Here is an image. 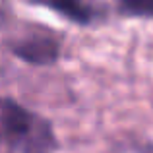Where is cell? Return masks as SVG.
I'll use <instances>...</instances> for the list:
<instances>
[{
	"label": "cell",
	"mask_w": 153,
	"mask_h": 153,
	"mask_svg": "<svg viewBox=\"0 0 153 153\" xmlns=\"http://www.w3.org/2000/svg\"><path fill=\"white\" fill-rule=\"evenodd\" d=\"M0 147L6 153H54L58 140L49 118L0 95Z\"/></svg>",
	"instance_id": "cell-1"
},
{
	"label": "cell",
	"mask_w": 153,
	"mask_h": 153,
	"mask_svg": "<svg viewBox=\"0 0 153 153\" xmlns=\"http://www.w3.org/2000/svg\"><path fill=\"white\" fill-rule=\"evenodd\" d=\"M10 52L31 66H51L60 58V41L52 33H29L22 39L10 41Z\"/></svg>",
	"instance_id": "cell-2"
},
{
	"label": "cell",
	"mask_w": 153,
	"mask_h": 153,
	"mask_svg": "<svg viewBox=\"0 0 153 153\" xmlns=\"http://www.w3.org/2000/svg\"><path fill=\"white\" fill-rule=\"evenodd\" d=\"M27 4L41 6L58 14L62 19L74 23V25H93L99 19L101 12L91 0H25Z\"/></svg>",
	"instance_id": "cell-3"
},
{
	"label": "cell",
	"mask_w": 153,
	"mask_h": 153,
	"mask_svg": "<svg viewBox=\"0 0 153 153\" xmlns=\"http://www.w3.org/2000/svg\"><path fill=\"white\" fill-rule=\"evenodd\" d=\"M116 8L124 18L153 19V0H116Z\"/></svg>",
	"instance_id": "cell-4"
},
{
	"label": "cell",
	"mask_w": 153,
	"mask_h": 153,
	"mask_svg": "<svg viewBox=\"0 0 153 153\" xmlns=\"http://www.w3.org/2000/svg\"><path fill=\"white\" fill-rule=\"evenodd\" d=\"M138 153H153V143L151 142L142 143V146H140V149H138Z\"/></svg>",
	"instance_id": "cell-5"
},
{
	"label": "cell",
	"mask_w": 153,
	"mask_h": 153,
	"mask_svg": "<svg viewBox=\"0 0 153 153\" xmlns=\"http://www.w3.org/2000/svg\"><path fill=\"white\" fill-rule=\"evenodd\" d=\"M4 23H6V12H4V8L0 6V27H2Z\"/></svg>",
	"instance_id": "cell-6"
}]
</instances>
